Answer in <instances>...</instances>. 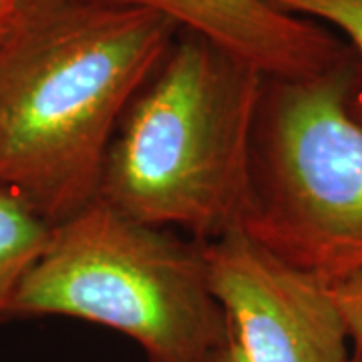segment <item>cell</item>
Returning a JSON list of instances; mask_svg holds the SVG:
<instances>
[{
  "label": "cell",
  "mask_w": 362,
  "mask_h": 362,
  "mask_svg": "<svg viewBox=\"0 0 362 362\" xmlns=\"http://www.w3.org/2000/svg\"><path fill=\"white\" fill-rule=\"evenodd\" d=\"M266 83L206 39L177 35L117 123L97 199L197 242L244 226Z\"/></svg>",
  "instance_id": "2"
},
{
  "label": "cell",
  "mask_w": 362,
  "mask_h": 362,
  "mask_svg": "<svg viewBox=\"0 0 362 362\" xmlns=\"http://www.w3.org/2000/svg\"><path fill=\"white\" fill-rule=\"evenodd\" d=\"M52 226L23 197L0 185V316L49 244Z\"/></svg>",
  "instance_id": "7"
},
{
  "label": "cell",
  "mask_w": 362,
  "mask_h": 362,
  "mask_svg": "<svg viewBox=\"0 0 362 362\" xmlns=\"http://www.w3.org/2000/svg\"><path fill=\"white\" fill-rule=\"evenodd\" d=\"M330 294L346 326L349 340L354 342L356 354L362 356V268L330 282Z\"/></svg>",
  "instance_id": "9"
},
{
  "label": "cell",
  "mask_w": 362,
  "mask_h": 362,
  "mask_svg": "<svg viewBox=\"0 0 362 362\" xmlns=\"http://www.w3.org/2000/svg\"><path fill=\"white\" fill-rule=\"evenodd\" d=\"M6 2H11V4H13V6H16V4H18V2H21V0H6Z\"/></svg>",
  "instance_id": "13"
},
{
  "label": "cell",
  "mask_w": 362,
  "mask_h": 362,
  "mask_svg": "<svg viewBox=\"0 0 362 362\" xmlns=\"http://www.w3.org/2000/svg\"><path fill=\"white\" fill-rule=\"evenodd\" d=\"M161 14L268 81L322 75L344 63V47L314 21L266 0H99Z\"/></svg>",
  "instance_id": "6"
},
{
  "label": "cell",
  "mask_w": 362,
  "mask_h": 362,
  "mask_svg": "<svg viewBox=\"0 0 362 362\" xmlns=\"http://www.w3.org/2000/svg\"><path fill=\"white\" fill-rule=\"evenodd\" d=\"M350 362H362V356L361 354H356L354 358H350Z\"/></svg>",
  "instance_id": "12"
},
{
  "label": "cell",
  "mask_w": 362,
  "mask_h": 362,
  "mask_svg": "<svg viewBox=\"0 0 362 362\" xmlns=\"http://www.w3.org/2000/svg\"><path fill=\"white\" fill-rule=\"evenodd\" d=\"M14 8L11 2H6V0H0V35H2V30L6 28L8 25V21H11V16H13Z\"/></svg>",
  "instance_id": "11"
},
{
  "label": "cell",
  "mask_w": 362,
  "mask_h": 362,
  "mask_svg": "<svg viewBox=\"0 0 362 362\" xmlns=\"http://www.w3.org/2000/svg\"><path fill=\"white\" fill-rule=\"evenodd\" d=\"M268 4L308 21L328 23L344 33L362 59V0H266ZM350 111L362 123V90L350 97Z\"/></svg>",
  "instance_id": "8"
},
{
  "label": "cell",
  "mask_w": 362,
  "mask_h": 362,
  "mask_svg": "<svg viewBox=\"0 0 362 362\" xmlns=\"http://www.w3.org/2000/svg\"><path fill=\"white\" fill-rule=\"evenodd\" d=\"M207 282L250 362H350L330 284L274 254L244 226L202 242Z\"/></svg>",
  "instance_id": "5"
},
{
  "label": "cell",
  "mask_w": 362,
  "mask_h": 362,
  "mask_svg": "<svg viewBox=\"0 0 362 362\" xmlns=\"http://www.w3.org/2000/svg\"><path fill=\"white\" fill-rule=\"evenodd\" d=\"M8 314L99 324L137 342L149 362H207L233 338L202 242L101 199L52 226Z\"/></svg>",
  "instance_id": "3"
},
{
  "label": "cell",
  "mask_w": 362,
  "mask_h": 362,
  "mask_svg": "<svg viewBox=\"0 0 362 362\" xmlns=\"http://www.w3.org/2000/svg\"><path fill=\"white\" fill-rule=\"evenodd\" d=\"M207 362H250L246 358V354L242 352V349L235 344V340L232 338L230 344H226L223 349L218 350Z\"/></svg>",
  "instance_id": "10"
},
{
  "label": "cell",
  "mask_w": 362,
  "mask_h": 362,
  "mask_svg": "<svg viewBox=\"0 0 362 362\" xmlns=\"http://www.w3.org/2000/svg\"><path fill=\"white\" fill-rule=\"evenodd\" d=\"M346 59L322 75L268 81L244 228L328 284L362 268V123Z\"/></svg>",
  "instance_id": "4"
},
{
  "label": "cell",
  "mask_w": 362,
  "mask_h": 362,
  "mask_svg": "<svg viewBox=\"0 0 362 362\" xmlns=\"http://www.w3.org/2000/svg\"><path fill=\"white\" fill-rule=\"evenodd\" d=\"M180 28L99 0H21L0 35V185L57 226L97 199L125 107Z\"/></svg>",
  "instance_id": "1"
}]
</instances>
